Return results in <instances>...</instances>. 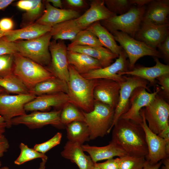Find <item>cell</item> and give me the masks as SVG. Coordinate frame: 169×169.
<instances>
[{"mask_svg":"<svg viewBox=\"0 0 169 169\" xmlns=\"http://www.w3.org/2000/svg\"><path fill=\"white\" fill-rule=\"evenodd\" d=\"M0 87L6 92L15 95L27 94L29 90L22 82L13 73L0 78Z\"/></svg>","mask_w":169,"mask_h":169,"instance_id":"1f68e13d","label":"cell"},{"mask_svg":"<svg viewBox=\"0 0 169 169\" xmlns=\"http://www.w3.org/2000/svg\"><path fill=\"white\" fill-rule=\"evenodd\" d=\"M158 51L163 58L167 62L169 61V35L158 45Z\"/></svg>","mask_w":169,"mask_h":169,"instance_id":"f6af8a7d","label":"cell"},{"mask_svg":"<svg viewBox=\"0 0 169 169\" xmlns=\"http://www.w3.org/2000/svg\"><path fill=\"white\" fill-rule=\"evenodd\" d=\"M81 146L68 141L61 152V156L75 163L79 169H94L95 163L89 156L84 153Z\"/></svg>","mask_w":169,"mask_h":169,"instance_id":"cb8c5ba5","label":"cell"},{"mask_svg":"<svg viewBox=\"0 0 169 169\" xmlns=\"http://www.w3.org/2000/svg\"><path fill=\"white\" fill-rule=\"evenodd\" d=\"M8 32V31H5L0 29V39L2 37L6 35L7 34Z\"/></svg>","mask_w":169,"mask_h":169,"instance_id":"6f0895ef","label":"cell"},{"mask_svg":"<svg viewBox=\"0 0 169 169\" xmlns=\"http://www.w3.org/2000/svg\"><path fill=\"white\" fill-rule=\"evenodd\" d=\"M112 129L111 141L127 155L146 157L148 147L145 134L141 125L131 120L119 119Z\"/></svg>","mask_w":169,"mask_h":169,"instance_id":"6da1fadb","label":"cell"},{"mask_svg":"<svg viewBox=\"0 0 169 169\" xmlns=\"http://www.w3.org/2000/svg\"><path fill=\"white\" fill-rule=\"evenodd\" d=\"M120 83L107 79H97L93 90L94 100L115 109L118 103Z\"/></svg>","mask_w":169,"mask_h":169,"instance_id":"e0dca14e","label":"cell"},{"mask_svg":"<svg viewBox=\"0 0 169 169\" xmlns=\"http://www.w3.org/2000/svg\"><path fill=\"white\" fill-rule=\"evenodd\" d=\"M151 0H130L132 5L134 4L137 6V7L140 8L145 6L146 4H148Z\"/></svg>","mask_w":169,"mask_h":169,"instance_id":"681fc988","label":"cell"},{"mask_svg":"<svg viewBox=\"0 0 169 169\" xmlns=\"http://www.w3.org/2000/svg\"><path fill=\"white\" fill-rule=\"evenodd\" d=\"M125 80L120 83V87L118 104L115 109V113L112 124L113 127L120 116L126 113L130 107V99L133 91L138 87H143L149 91L147 86L148 82L141 78L132 76H125Z\"/></svg>","mask_w":169,"mask_h":169,"instance_id":"4fadbf2b","label":"cell"},{"mask_svg":"<svg viewBox=\"0 0 169 169\" xmlns=\"http://www.w3.org/2000/svg\"><path fill=\"white\" fill-rule=\"evenodd\" d=\"M13 54L0 55V78L5 77L13 73Z\"/></svg>","mask_w":169,"mask_h":169,"instance_id":"ab89813d","label":"cell"},{"mask_svg":"<svg viewBox=\"0 0 169 169\" xmlns=\"http://www.w3.org/2000/svg\"><path fill=\"white\" fill-rule=\"evenodd\" d=\"M68 89L67 83L53 76L37 84L29 91V94L36 96L59 93L67 94Z\"/></svg>","mask_w":169,"mask_h":169,"instance_id":"83f0119b","label":"cell"},{"mask_svg":"<svg viewBox=\"0 0 169 169\" xmlns=\"http://www.w3.org/2000/svg\"><path fill=\"white\" fill-rule=\"evenodd\" d=\"M5 92H6L5 90L3 88L0 87V94Z\"/></svg>","mask_w":169,"mask_h":169,"instance_id":"680465c9","label":"cell"},{"mask_svg":"<svg viewBox=\"0 0 169 169\" xmlns=\"http://www.w3.org/2000/svg\"><path fill=\"white\" fill-rule=\"evenodd\" d=\"M36 96L27 94L10 95L6 92L0 94V115L5 120L7 128L12 126V120L26 114L25 105Z\"/></svg>","mask_w":169,"mask_h":169,"instance_id":"9c48e42d","label":"cell"},{"mask_svg":"<svg viewBox=\"0 0 169 169\" xmlns=\"http://www.w3.org/2000/svg\"><path fill=\"white\" fill-rule=\"evenodd\" d=\"M45 2V9L36 23L52 27L60 23L77 18L81 15L76 11L55 8L46 1Z\"/></svg>","mask_w":169,"mask_h":169,"instance_id":"ffe728a7","label":"cell"},{"mask_svg":"<svg viewBox=\"0 0 169 169\" xmlns=\"http://www.w3.org/2000/svg\"><path fill=\"white\" fill-rule=\"evenodd\" d=\"M9 147V144L8 139L3 133L0 132V158L7 151Z\"/></svg>","mask_w":169,"mask_h":169,"instance_id":"bcb514c9","label":"cell"},{"mask_svg":"<svg viewBox=\"0 0 169 169\" xmlns=\"http://www.w3.org/2000/svg\"><path fill=\"white\" fill-rule=\"evenodd\" d=\"M13 23L12 19L9 18H4L0 20V29L8 31L13 29Z\"/></svg>","mask_w":169,"mask_h":169,"instance_id":"7dc6e473","label":"cell"},{"mask_svg":"<svg viewBox=\"0 0 169 169\" xmlns=\"http://www.w3.org/2000/svg\"><path fill=\"white\" fill-rule=\"evenodd\" d=\"M68 141L81 145L90 140L88 127L84 122L75 121L65 125Z\"/></svg>","mask_w":169,"mask_h":169,"instance_id":"4dcf8cb0","label":"cell"},{"mask_svg":"<svg viewBox=\"0 0 169 169\" xmlns=\"http://www.w3.org/2000/svg\"><path fill=\"white\" fill-rule=\"evenodd\" d=\"M161 161L155 164H151L146 161L143 169H159L162 164Z\"/></svg>","mask_w":169,"mask_h":169,"instance_id":"f907efd6","label":"cell"},{"mask_svg":"<svg viewBox=\"0 0 169 169\" xmlns=\"http://www.w3.org/2000/svg\"><path fill=\"white\" fill-rule=\"evenodd\" d=\"M71 41L67 47L75 46H103L98 38L87 29L81 31Z\"/></svg>","mask_w":169,"mask_h":169,"instance_id":"836d02e7","label":"cell"},{"mask_svg":"<svg viewBox=\"0 0 169 169\" xmlns=\"http://www.w3.org/2000/svg\"><path fill=\"white\" fill-rule=\"evenodd\" d=\"M46 1L51 3L52 6L55 8L63 9V2L60 0H47Z\"/></svg>","mask_w":169,"mask_h":169,"instance_id":"816d5d0a","label":"cell"},{"mask_svg":"<svg viewBox=\"0 0 169 169\" xmlns=\"http://www.w3.org/2000/svg\"><path fill=\"white\" fill-rule=\"evenodd\" d=\"M95 165L100 169H119V157L108 159L102 163H96Z\"/></svg>","mask_w":169,"mask_h":169,"instance_id":"ee69618b","label":"cell"},{"mask_svg":"<svg viewBox=\"0 0 169 169\" xmlns=\"http://www.w3.org/2000/svg\"><path fill=\"white\" fill-rule=\"evenodd\" d=\"M169 0H151L146 9L141 22L156 25L169 24Z\"/></svg>","mask_w":169,"mask_h":169,"instance_id":"44dd1931","label":"cell"},{"mask_svg":"<svg viewBox=\"0 0 169 169\" xmlns=\"http://www.w3.org/2000/svg\"><path fill=\"white\" fill-rule=\"evenodd\" d=\"M126 53L129 59V70L135 66L136 61L145 56L162 58L161 54L156 49L151 48L144 43L136 40L128 35L120 31L111 33Z\"/></svg>","mask_w":169,"mask_h":169,"instance_id":"52a82bcc","label":"cell"},{"mask_svg":"<svg viewBox=\"0 0 169 169\" xmlns=\"http://www.w3.org/2000/svg\"><path fill=\"white\" fill-rule=\"evenodd\" d=\"M0 169H9L8 167L7 166H4L1 167H0Z\"/></svg>","mask_w":169,"mask_h":169,"instance_id":"91938a15","label":"cell"},{"mask_svg":"<svg viewBox=\"0 0 169 169\" xmlns=\"http://www.w3.org/2000/svg\"><path fill=\"white\" fill-rule=\"evenodd\" d=\"M146 8L132 7L126 13L100 21L110 33L120 31L134 38L139 30Z\"/></svg>","mask_w":169,"mask_h":169,"instance_id":"8992f818","label":"cell"},{"mask_svg":"<svg viewBox=\"0 0 169 169\" xmlns=\"http://www.w3.org/2000/svg\"><path fill=\"white\" fill-rule=\"evenodd\" d=\"M81 146L83 150L89 154L95 163L115 156L119 157L127 155L124 151L111 141L109 144L103 146H90L88 144L82 145Z\"/></svg>","mask_w":169,"mask_h":169,"instance_id":"603a6c76","label":"cell"},{"mask_svg":"<svg viewBox=\"0 0 169 169\" xmlns=\"http://www.w3.org/2000/svg\"><path fill=\"white\" fill-rule=\"evenodd\" d=\"M61 111V109L49 112L33 111L13 118L11 123L12 125H23L30 129L39 128L48 125L62 128L64 125L60 121Z\"/></svg>","mask_w":169,"mask_h":169,"instance_id":"8fae6325","label":"cell"},{"mask_svg":"<svg viewBox=\"0 0 169 169\" xmlns=\"http://www.w3.org/2000/svg\"><path fill=\"white\" fill-rule=\"evenodd\" d=\"M116 15L105 6L104 0H92L90 8L76 19L77 23L82 30L86 29L94 23L108 19Z\"/></svg>","mask_w":169,"mask_h":169,"instance_id":"ac0fdd59","label":"cell"},{"mask_svg":"<svg viewBox=\"0 0 169 169\" xmlns=\"http://www.w3.org/2000/svg\"><path fill=\"white\" fill-rule=\"evenodd\" d=\"M146 162L145 157L126 155L119 157V169H143Z\"/></svg>","mask_w":169,"mask_h":169,"instance_id":"d590c367","label":"cell"},{"mask_svg":"<svg viewBox=\"0 0 169 169\" xmlns=\"http://www.w3.org/2000/svg\"><path fill=\"white\" fill-rule=\"evenodd\" d=\"M161 90L158 87L152 93L148 92L143 87L136 88L131 96L129 109L119 119L131 120L141 125L142 118L140 113L141 110L150 104Z\"/></svg>","mask_w":169,"mask_h":169,"instance_id":"5bb4252c","label":"cell"},{"mask_svg":"<svg viewBox=\"0 0 169 169\" xmlns=\"http://www.w3.org/2000/svg\"><path fill=\"white\" fill-rule=\"evenodd\" d=\"M169 24L156 25L142 23L134 38L156 49L158 45L169 35Z\"/></svg>","mask_w":169,"mask_h":169,"instance_id":"2e32d148","label":"cell"},{"mask_svg":"<svg viewBox=\"0 0 169 169\" xmlns=\"http://www.w3.org/2000/svg\"><path fill=\"white\" fill-rule=\"evenodd\" d=\"M50 41L49 49L51 56L50 64L45 67L52 75L68 83L69 78L67 46L62 40Z\"/></svg>","mask_w":169,"mask_h":169,"instance_id":"30bf717a","label":"cell"},{"mask_svg":"<svg viewBox=\"0 0 169 169\" xmlns=\"http://www.w3.org/2000/svg\"><path fill=\"white\" fill-rule=\"evenodd\" d=\"M62 138V133L58 132L47 141L35 145L33 149L39 152L45 154L49 151L60 144Z\"/></svg>","mask_w":169,"mask_h":169,"instance_id":"f35d334b","label":"cell"},{"mask_svg":"<svg viewBox=\"0 0 169 169\" xmlns=\"http://www.w3.org/2000/svg\"><path fill=\"white\" fill-rule=\"evenodd\" d=\"M143 109L148 126L153 132L158 135L169 127V105L158 94Z\"/></svg>","mask_w":169,"mask_h":169,"instance_id":"ba28073f","label":"cell"},{"mask_svg":"<svg viewBox=\"0 0 169 169\" xmlns=\"http://www.w3.org/2000/svg\"><path fill=\"white\" fill-rule=\"evenodd\" d=\"M7 128V125L4 118L0 115V132L4 133Z\"/></svg>","mask_w":169,"mask_h":169,"instance_id":"db71d44e","label":"cell"},{"mask_svg":"<svg viewBox=\"0 0 169 169\" xmlns=\"http://www.w3.org/2000/svg\"><path fill=\"white\" fill-rule=\"evenodd\" d=\"M13 55V73L29 91L38 84L54 76L45 67L18 53Z\"/></svg>","mask_w":169,"mask_h":169,"instance_id":"3957f363","label":"cell"},{"mask_svg":"<svg viewBox=\"0 0 169 169\" xmlns=\"http://www.w3.org/2000/svg\"><path fill=\"white\" fill-rule=\"evenodd\" d=\"M52 27L36 23L21 29L8 31L7 34L1 39L9 42L19 40H29L39 37L50 32Z\"/></svg>","mask_w":169,"mask_h":169,"instance_id":"d4e9b609","label":"cell"},{"mask_svg":"<svg viewBox=\"0 0 169 169\" xmlns=\"http://www.w3.org/2000/svg\"><path fill=\"white\" fill-rule=\"evenodd\" d=\"M32 2L31 8L23 16V23L26 26L34 23V21L38 19L43 12V4L41 0H32Z\"/></svg>","mask_w":169,"mask_h":169,"instance_id":"8d00e7d4","label":"cell"},{"mask_svg":"<svg viewBox=\"0 0 169 169\" xmlns=\"http://www.w3.org/2000/svg\"><path fill=\"white\" fill-rule=\"evenodd\" d=\"M157 135L165 139L167 142L169 143V127Z\"/></svg>","mask_w":169,"mask_h":169,"instance_id":"f5cc1de1","label":"cell"},{"mask_svg":"<svg viewBox=\"0 0 169 169\" xmlns=\"http://www.w3.org/2000/svg\"><path fill=\"white\" fill-rule=\"evenodd\" d=\"M140 113L142 118L141 125L145 134L148 150L146 160L151 164H155L161 160L169 158V143L149 129L144 116L143 108Z\"/></svg>","mask_w":169,"mask_h":169,"instance_id":"7c38bea8","label":"cell"},{"mask_svg":"<svg viewBox=\"0 0 169 169\" xmlns=\"http://www.w3.org/2000/svg\"><path fill=\"white\" fill-rule=\"evenodd\" d=\"M69 78L67 83L69 102L85 112L94 108L93 90L96 79H85L69 64Z\"/></svg>","mask_w":169,"mask_h":169,"instance_id":"7a4b0ae2","label":"cell"},{"mask_svg":"<svg viewBox=\"0 0 169 169\" xmlns=\"http://www.w3.org/2000/svg\"><path fill=\"white\" fill-rule=\"evenodd\" d=\"M67 56L69 64L81 75L103 68L97 60L85 54L68 50Z\"/></svg>","mask_w":169,"mask_h":169,"instance_id":"484cf974","label":"cell"},{"mask_svg":"<svg viewBox=\"0 0 169 169\" xmlns=\"http://www.w3.org/2000/svg\"><path fill=\"white\" fill-rule=\"evenodd\" d=\"M60 120L62 124L65 126L74 121L84 122V117L82 110L72 103H65L61 109Z\"/></svg>","mask_w":169,"mask_h":169,"instance_id":"d6a6232c","label":"cell"},{"mask_svg":"<svg viewBox=\"0 0 169 169\" xmlns=\"http://www.w3.org/2000/svg\"><path fill=\"white\" fill-rule=\"evenodd\" d=\"M19 147L20 153L14 161L16 165H20L28 161L38 158L41 159L48 158V157L45 154L39 152L33 148H30L27 145L22 142L20 144Z\"/></svg>","mask_w":169,"mask_h":169,"instance_id":"e575fe53","label":"cell"},{"mask_svg":"<svg viewBox=\"0 0 169 169\" xmlns=\"http://www.w3.org/2000/svg\"><path fill=\"white\" fill-rule=\"evenodd\" d=\"M65 9H71L79 12L88 6L86 1L84 0H65L62 1Z\"/></svg>","mask_w":169,"mask_h":169,"instance_id":"60d3db41","label":"cell"},{"mask_svg":"<svg viewBox=\"0 0 169 169\" xmlns=\"http://www.w3.org/2000/svg\"><path fill=\"white\" fill-rule=\"evenodd\" d=\"M51 38L49 32L33 39L14 42L18 53L46 67L51 60L49 47Z\"/></svg>","mask_w":169,"mask_h":169,"instance_id":"5b68a950","label":"cell"},{"mask_svg":"<svg viewBox=\"0 0 169 169\" xmlns=\"http://www.w3.org/2000/svg\"><path fill=\"white\" fill-rule=\"evenodd\" d=\"M67 49L85 54L97 60L103 68L110 65L113 60L119 56L103 46H75L67 47Z\"/></svg>","mask_w":169,"mask_h":169,"instance_id":"4316f807","label":"cell"},{"mask_svg":"<svg viewBox=\"0 0 169 169\" xmlns=\"http://www.w3.org/2000/svg\"><path fill=\"white\" fill-rule=\"evenodd\" d=\"M1 165H2L1 162V161H0V167H1Z\"/></svg>","mask_w":169,"mask_h":169,"instance_id":"6125c7cd","label":"cell"},{"mask_svg":"<svg viewBox=\"0 0 169 169\" xmlns=\"http://www.w3.org/2000/svg\"><path fill=\"white\" fill-rule=\"evenodd\" d=\"M127 58L126 53L123 50L115 61L110 65L91 71L81 75L88 79H107L120 83L123 82L125 80V76L120 75L118 73L129 70V62L127 60Z\"/></svg>","mask_w":169,"mask_h":169,"instance_id":"9a60e30c","label":"cell"},{"mask_svg":"<svg viewBox=\"0 0 169 169\" xmlns=\"http://www.w3.org/2000/svg\"><path fill=\"white\" fill-rule=\"evenodd\" d=\"M67 94L59 93L36 96L33 100L26 104V111H47L51 107L62 109L64 105L69 102Z\"/></svg>","mask_w":169,"mask_h":169,"instance_id":"d6986e66","label":"cell"},{"mask_svg":"<svg viewBox=\"0 0 169 169\" xmlns=\"http://www.w3.org/2000/svg\"><path fill=\"white\" fill-rule=\"evenodd\" d=\"M13 1V0H0V10L7 7Z\"/></svg>","mask_w":169,"mask_h":169,"instance_id":"11a10c76","label":"cell"},{"mask_svg":"<svg viewBox=\"0 0 169 169\" xmlns=\"http://www.w3.org/2000/svg\"><path fill=\"white\" fill-rule=\"evenodd\" d=\"M94 169H100L99 168V167H97V166H95H95H94Z\"/></svg>","mask_w":169,"mask_h":169,"instance_id":"94428289","label":"cell"},{"mask_svg":"<svg viewBox=\"0 0 169 169\" xmlns=\"http://www.w3.org/2000/svg\"><path fill=\"white\" fill-rule=\"evenodd\" d=\"M48 158H43L42 159V161L40 163L39 167L37 169H45V164Z\"/></svg>","mask_w":169,"mask_h":169,"instance_id":"9f6ffc18","label":"cell"},{"mask_svg":"<svg viewBox=\"0 0 169 169\" xmlns=\"http://www.w3.org/2000/svg\"><path fill=\"white\" fill-rule=\"evenodd\" d=\"M82 111L84 117V122L89 128L90 140L103 137L110 133L111 130L115 109L95 100L92 110L89 112Z\"/></svg>","mask_w":169,"mask_h":169,"instance_id":"277c9868","label":"cell"},{"mask_svg":"<svg viewBox=\"0 0 169 169\" xmlns=\"http://www.w3.org/2000/svg\"><path fill=\"white\" fill-rule=\"evenodd\" d=\"M156 79L158 83L161 85V90H163L162 93L166 98L169 97V74L163 75L157 77Z\"/></svg>","mask_w":169,"mask_h":169,"instance_id":"7bdbcfd3","label":"cell"},{"mask_svg":"<svg viewBox=\"0 0 169 169\" xmlns=\"http://www.w3.org/2000/svg\"><path fill=\"white\" fill-rule=\"evenodd\" d=\"M156 64L151 67L141 66H135L133 69L125 72H119L120 75L124 74L138 77L147 80L151 84L153 85L156 79L163 75L169 74V66L160 62L158 58L153 57Z\"/></svg>","mask_w":169,"mask_h":169,"instance_id":"7402d4cb","label":"cell"},{"mask_svg":"<svg viewBox=\"0 0 169 169\" xmlns=\"http://www.w3.org/2000/svg\"><path fill=\"white\" fill-rule=\"evenodd\" d=\"M17 52L14 42H7L0 39V55L14 54Z\"/></svg>","mask_w":169,"mask_h":169,"instance_id":"b9f144b4","label":"cell"},{"mask_svg":"<svg viewBox=\"0 0 169 169\" xmlns=\"http://www.w3.org/2000/svg\"><path fill=\"white\" fill-rule=\"evenodd\" d=\"M76 19L66 21L52 27L50 32L53 40H73L81 31Z\"/></svg>","mask_w":169,"mask_h":169,"instance_id":"f546056e","label":"cell"},{"mask_svg":"<svg viewBox=\"0 0 169 169\" xmlns=\"http://www.w3.org/2000/svg\"><path fill=\"white\" fill-rule=\"evenodd\" d=\"M32 0H21L18 1L17 3V7L22 10L27 11L29 10L32 6Z\"/></svg>","mask_w":169,"mask_h":169,"instance_id":"c3c4849f","label":"cell"},{"mask_svg":"<svg viewBox=\"0 0 169 169\" xmlns=\"http://www.w3.org/2000/svg\"><path fill=\"white\" fill-rule=\"evenodd\" d=\"M105 4L111 12L117 15L123 14L128 12L133 5L130 0H104Z\"/></svg>","mask_w":169,"mask_h":169,"instance_id":"74e56055","label":"cell"},{"mask_svg":"<svg viewBox=\"0 0 169 169\" xmlns=\"http://www.w3.org/2000/svg\"><path fill=\"white\" fill-rule=\"evenodd\" d=\"M86 29L98 38L103 47L114 54L119 56L123 50L122 48L117 44L113 35L101 25L100 21L94 23Z\"/></svg>","mask_w":169,"mask_h":169,"instance_id":"f1b7e54d","label":"cell"}]
</instances>
